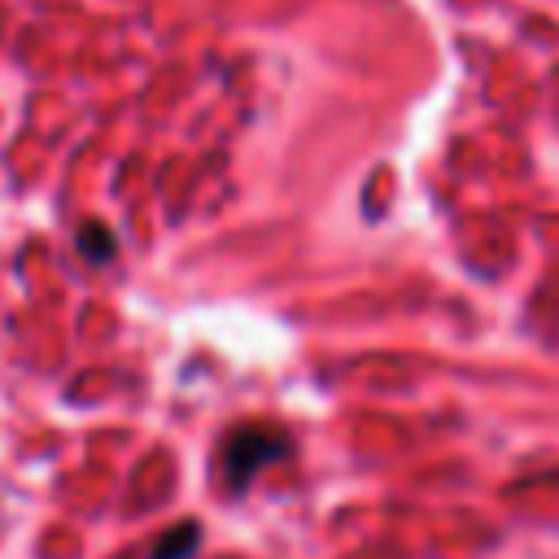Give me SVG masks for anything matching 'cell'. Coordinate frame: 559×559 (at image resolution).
Segmentation results:
<instances>
[{
    "instance_id": "6da1fadb",
    "label": "cell",
    "mask_w": 559,
    "mask_h": 559,
    "mask_svg": "<svg viewBox=\"0 0 559 559\" xmlns=\"http://www.w3.org/2000/svg\"><path fill=\"white\" fill-rule=\"evenodd\" d=\"M288 450H293L288 432H280V428H271V424H240V428H231V432L223 437V445H218V476H223V485H227L231 493H240V489L253 485V476H258L266 463L284 459Z\"/></svg>"
},
{
    "instance_id": "7a4b0ae2",
    "label": "cell",
    "mask_w": 559,
    "mask_h": 559,
    "mask_svg": "<svg viewBox=\"0 0 559 559\" xmlns=\"http://www.w3.org/2000/svg\"><path fill=\"white\" fill-rule=\"evenodd\" d=\"M201 550V524L197 520H179L175 528H166L153 546L148 559H192Z\"/></svg>"
},
{
    "instance_id": "3957f363",
    "label": "cell",
    "mask_w": 559,
    "mask_h": 559,
    "mask_svg": "<svg viewBox=\"0 0 559 559\" xmlns=\"http://www.w3.org/2000/svg\"><path fill=\"white\" fill-rule=\"evenodd\" d=\"M79 253L92 262V266H105L114 253H118V240L105 223H83L79 227Z\"/></svg>"
}]
</instances>
